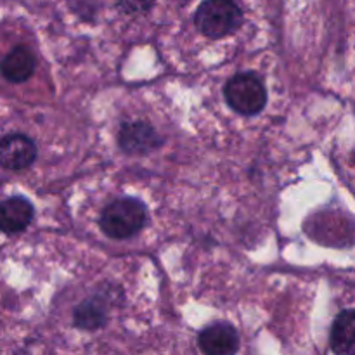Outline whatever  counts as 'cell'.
<instances>
[{
  "label": "cell",
  "mask_w": 355,
  "mask_h": 355,
  "mask_svg": "<svg viewBox=\"0 0 355 355\" xmlns=\"http://www.w3.org/2000/svg\"><path fill=\"white\" fill-rule=\"evenodd\" d=\"M146 222L148 210L142 201L135 198H120L104 208L99 225L107 238L128 239L141 232Z\"/></svg>",
  "instance_id": "1"
},
{
  "label": "cell",
  "mask_w": 355,
  "mask_h": 355,
  "mask_svg": "<svg viewBox=\"0 0 355 355\" xmlns=\"http://www.w3.org/2000/svg\"><path fill=\"white\" fill-rule=\"evenodd\" d=\"M194 24L208 38H224L243 24V10L234 0H205L194 14Z\"/></svg>",
  "instance_id": "2"
},
{
  "label": "cell",
  "mask_w": 355,
  "mask_h": 355,
  "mask_svg": "<svg viewBox=\"0 0 355 355\" xmlns=\"http://www.w3.org/2000/svg\"><path fill=\"white\" fill-rule=\"evenodd\" d=\"M225 101L239 114H259L267 104V90L255 73H238L224 89Z\"/></svg>",
  "instance_id": "3"
},
{
  "label": "cell",
  "mask_w": 355,
  "mask_h": 355,
  "mask_svg": "<svg viewBox=\"0 0 355 355\" xmlns=\"http://www.w3.org/2000/svg\"><path fill=\"white\" fill-rule=\"evenodd\" d=\"M118 144L128 155H144L158 149L163 139L146 121H127L120 128Z\"/></svg>",
  "instance_id": "4"
},
{
  "label": "cell",
  "mask_w": 355,
  "mask_h": 355,
  "mask_svg": "<svg viewBox=\"0 0 355 355\" xmlns=\"http://www.w3.org/2000/svg\"><path fill=\"white\" fill-rule=\"evenodd\" d=\"M37 159V146L28 135L10 134L0 139V166L24 170Z\"/></svg>",
  "instance_id": "5"
},
{
  "label": "cell",
  "mask_w": 355,
  "mask_h": 355,
  "mask_svg": "<svg viewBox=\"0 0 355 355\" xmlns=\"http://www.w3.org/2000/svg\"><path fill=\"white\" fill-rule=\"evenodd\" d=\"M201 352L205 355H236L239 350L238 331L227 322H215L200 333Z\"/></svg>",
  "instance_id": "6"
},
{
  "label": "cell",
  "mask_w": 355,
  "mask_h": 355,
  "mask_svg": "<svg viewBox=\"0 0 355 355\" xmlns=\"http://www.w3.org/2000/svg\"><path fill=\"white\" fill-rule=\"evenodd\" d=\"M33 207L21 196L7 198L0 203V232L17 234L23 232L33 220Z\"/></svg>",
  "instance_id": "7"
},
{
  "label": "cell",
  "mask_w": 355,
  "mask_h": 355,
  "mask_svg": "<svg viewBox=\"0 0 355 355\" xmlns=\"http://www.w3.org/2000/svg\"><path fill=\"white\" fill-rule=\"evenodd\" d=\"M37 68V59L33 52L24 45L14 47L0 62V71L2 76L10 83H23L33 76Z\"/></svg>",
  "instance_id": "8"
},
{
  "label": "cell",
  "mask_w": 355,
  "mask_h": 355,
  "mask_svg": "<svg viewBox=\"0 0 355 355\" xmlns=\"http://www.w3.org/2000/svg\"><path fill=\"white\" fill-rule=\"evenodd\" d=\"M329 345L335 355H355V309L336 315L331 326Z\"/></svg>",
  "instance_id": "9"
},
{
  "label": "cell",
  "mask_w": 355,
  "mask_h": 355,
  "mask_svg": "<svg viewBox=\"0 0 355 355\" xmlns=\"http://www.w3.org/2000/svg\"><path fill=\"white\" fill-rule=\"evenodd\" d=\"M73 321L76 328L85 329V331H96L103 328L107 322L106 304L99 298H87L75 309Z\"/></svg>",
  "instance_id": "10"
},
{
  "label": "cell",
  "mask_w": 355,
  "mask_h": 355,
  "mask_svg": "<svg viewBox=\"0 0 355 355\" xmlns=\"http://www.w3.org/2000/svg\"><path fill=\"white\" fill-rule=\"evenodd\" d=\"M153 7V0H118V9L128 16L148 12Z\"/></svg>",
  "instance_id": "11"
},
{
  "label": "cell",
  "mask_w": 355,
  "mask_h": 355,
  "mask_svg": "<svg viewBox=\"0 0 355 355\" xmlns=\"http://www.w3.org/2000/svg\"><path fill=\"white\" fill-rule=\"evenodd\" d=\"M354 162H355V153H354Z\"/></svg>",
  "instance_id": "12"
}]
</instances>
